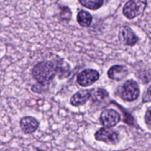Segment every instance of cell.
Returning a JSON list of instances; mask_svg holds the SVG:
<instances>
[{"label": "cell", "instance_id": "6", "mask_svg": "<svg viewBox=\"0 0 151 151\" xmlns=\"http://www.w3.org/2000/svg\"><path fill=\"white\" fill-rule=\"evenodd\" d=\"M121 119L120 114L114 109H106L100 114V122L106 128H112L119 123Z\"/></svg>", "mask_w": 151, "mask_h": 151}, {"label": "cell", "instance_id": "15", "mask_svg": "<svg viewBox=\"0 0 151 151\" xmlns=\"http://www.w3.org/2000/svg\"><path fill=\"white\" fill-rule=\"evenodd\" d=\"M145 120L146 124L148 126L151 127V107L148 108L145 113Z\"/></svg>", "mask_w": 151, "mask_h": 151}, {"label": "cell", "instance_id": "1", "mask_svg": "<svg viewBox=\"0 0 151 151\" xmlns=\"http://www.w3.org/2000/svg\"><path fill=\"white\" fill-rule=\"evenodd\" d=\"M58 68L50 61H42L37 63L32 70V78L38 81V83L47 85L52 81L55 76Z\"/></svg>", "mask_w": 151, "mask_h": 151}, {"label": "cell", "instance_id": "10", "mask_svg": "<svg viewBox=\"0 0 151 151\" xmlns=\"http://www.w3.org/2000/svg\"><path fill=\"white\" fill-rule=\"evenodd\" d=\"M91 94L87 90L78 91L74 94L70 100L71 104L73 106H81L86 104V102L91 98Z\"/></svg>", "mask_w": 151, "mask_h": 151}, {"label": "cell", "instance_id": "8", "mask_svg": "<svg viewBox=\"0 0 151 151\" xmlns=\"http://www.w3.org/2000/svg\"><path fill=\"white\" fill-rule=\"evenodd\" d=\"M39 123L32 116H25L20 120V127L24 134H32L38 129Z\"/></svg>", "mask_w": 151, "mask_h": 151}, {"label": "cell", "instance_id": "7", "mask_svg": "<svg viewBox=\"0 0 151 151\" xmlns=\"http://www.w3.org/2000/svg\"><path fill=\"white\" fill-rule=\"evenodd\" d=\"M119 38L125 45L134 46L138 41V37L129 27H123L119 32Z\"/></svg>", "mask_w": 151, "mask_h": 151}, {"label": "cell", "instance_id": "13", "mask_svg": "<svg viewBox=\"0 0 151 151\" xmlns=\"http://www.w3.org/2000/svg\"><path fill=\"white\" fill-rule=\"evenodd\" d=\"M109 96V93L103 88H97L91 94V97L94 101H101Z\"/></svg>", "mask_w": 151, "mask_h": 151}, {"label": "cell", "instance_id": "4", "mask_svg": "<svg viewBox=\"0 0 151 151\" xmlns=\"http://www.w3.org/2000/svg\"><path fill=\"white\" fill-rule=\"evenodd\" d=\"M100 78V74L94 69H85L78 74L77 82L80 86L83 87L90 86L97 82Z\"/></svg>", "mask_w": 151, "mask_h": 151}, {"label": "cell", "instance_id": "9", "mask_svg": "<svg viewBox=\"0 0 151 151\" xmlns=\"http://www.w3.org/2000/svg\"><path fill=\"white\" fill-rule=\"evenodd\" d=\"M128 70L125 66L114 65L108 71V76L110 79L114 81H120L128 75Z\"/></svg>", "mask_w": 151, "mask_h": 151}, {"label": "cell", "instance_id": "3", "mask_svg": "<svg viewBox=\"0 0 151 151\" xmlns=\"http://www.w3.org/2000/svg\"><path fill=\"white\" fill-rule=\"evenodd\" d=\"M140 94L138 84L134 80H128L122 85L119 95L122 100L127 102H133L137 100Z\"/></svg>", "mask_w": 151, "mask_h": 151}, {"label": "cell", "instance_id": "2", "mask_svg": "<svg viewBox=\"0 0 151 151\" xmlns=\"http://www.w3.org/2000/svg\"><path fill=\"white\" fill-rule=\"evenodd\" d=\"M147 5V0H129L124 5L122 13L128 19L141 16Z\"/></svg>", "mask_w": 151, "mask_h": 151}, {"label": "cell", "instance_id": "5", "mask_svg": "<svg viewBox=\"0 0 151 151\" xmlns=\"http://www.w3.org/2000/svg\"><path fill=\"white\" fill-rule=\"evenodd\" d=\"M95 139L109 145H116L119 141V135L109 128H102L94 134Z\"/></svg>", "mask_w": 151, "mask_h": 151}, {"label": "cell", "instance_id": "11", "mask_svg": "<svg viewBox=\"0 0 151 151\" xmlns=\"http://www.w3.org/2000/svg\"><path fill=\"white\" fill-rule=\"evenodd\" d=\"M77 20L78 24L82 27H88L92 22V16L88 12L85 10H81L78 13Z\"/></svg>", "mask_w": 151, "mask_h": 151}, {"label": "cell", "instance_id": "14", "mask_svg": "<svg viewBox=\"0 0 151 151\" xmlns=\"http://www.w3.org/2000/svg\"><path fill=\"white\" fill-rule=\"evenodd\" d=\"M71 16H72V12H71L70 9L67 7H64L62 8L61 13H60V18L63 20L69 21L71 19Z\"/></svg>", "mask_w": 151, "mask_h": 151}, {"label": "cell", "instance_id": "12", "mask_svg": "<svg viewBox=\"0 0 151 151\" xmlns=\"http://www.w3.org/2000/svg\"><path fill=\"white\" fill-rule=\"evenodd\" d=\"M104 0H79L81 5L92 10H97L103 6Z\"/></svg>", "mask_w": 151, "mask_h": 151}]
</instances>
